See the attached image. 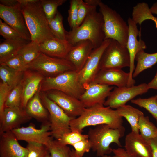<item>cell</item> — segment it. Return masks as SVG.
I'll list each match as a JSON object with an SVG mask.
<instances>
[{
    "label": "cell",
    "instance_id": "obj_1",
    "mask_svg": "<svg viewBox=\"0 0 157 157\" xmlns=\"http://www.w3.org/2000/svg\"><path fill=\"white\" fill-rule=\"evenodd\" d=\"M96 8L95 6L91 8L80 26L66 31V40L73 46L80 41L89 40L95 49L105 40L103 16Z\"/></svg>",
    "mask_w": 157,
    "mask_h": 157
},
{
    "label": "cell",
    "instance_id": "obj_2",
    "mask_svg": "<svg viewBox=\"0 0 157 157\" xmlns=\"http://www.w3.org/2000/svg\"><path fill=\"white\" fill-rule=\"evenodd\" d=\"M122 117L116 110L103 105H97L85 108L81 115L72 120L70 123L71 131L82 133L83 129L89 126L106 124L113 129L122 126Z\"/></svg>",
    "mask_w": 157,
    "mask_h": 157
},
{
    "label": "cell",
    "instance_id": "obj_3",
    "mask_svg": "<svg viewBox=\"0 0 157 157\" xmlns=\"http://www.w3.org/2000/svg\"><path fill=\"white\" fill-rule=\"evenodd\" d=\"M21 6L31 35V41L39 44L49 39L56 38L49 28L48 19L40 0L21 5Z\"/></svg>",
    "mask_w": 157,
    "mask_h": 157
},
{
    "label": "cell",
    "instance_id": "obj_4",
    "mask_svg": "<svg viewBox=\"0 0 157 157\" xmlns=\"http://www.w3.org/2000/svg\"><path fill=\"white\" fill-rule=\"evenodd\" d=\"M95 126L94 128L89 129L88 135L91 149L96 152L97 156L103 157L112 152L113 149L110 145L112 143L122 147L119 139L124 135V127L115 129L106 124Z\"/></svg>",
    "mask_w": 157,
    "mask_h": 157
},
{
    "label": "cell",
    "instance_id": "obj_5",
    "mask_svg": "<svg viewBox=\"0 0 157 157\" xmlns=\"http://www.w3.org/2000/svg\"><path fill=\"white\" fill-rule=\"evenodd\" d=\"M98 6L103 18L105 40H114L126 47L129 33L128 24L119 14L101 0Z\"/></svg>",
    "mask_w": 157,
    "mask_h": 157
},
{
    "label": "cell",
    "instance_id": "obj_6",
    "mask_svg": "<svg viewBox=\"0 0 157 157\" xmlns=\"http://www.w3.org/2000/svg\"><path fill=\"white\" fill-rule=\"evenodd\" d=\"M40 89L44 92L58 90L78 99L85 90L80 82L78 72L75 70L66 71L54 77H45Z\"/></svg>",
    "mask_w": 157,
    "mask_h": 157
},
{
    "label": "cell",
    "instance_id": "obj_7",
    "mask_svg": "<svg viewBox=\"0 0 157 157\" xmlns=\"http://www.w3.org/2000/svg\"><path fill=\"white\" fill-rule=\"evenodd\" d=\"M41 100L49 115L50 131L52 137L56 140L71 131L70 123L74 118L67 115L56 104L50 99L45 92L40 90Z\"/></svg>",
    "mask_w": 157,
    "mask_h": 157
},
{
    "label": "cell",
    "instance_id": "obj_8",
    "mask_svg": "<svg viewBox=\"0 0 157 157\" xmlns=\"http://www.w3.org/2000/svg\"><path fill=\"white\" fill-rule=\"evenodd\" d=\"M28 66V69L37 72L45 77H54L66 71L75 70L68 60L49 56L41 52Z\"/></svg>",
    "mask_w": 157,
    "mask_h": 157
},
{
    "label": "cell",
    "instance_id": "obj_9",
    "mask_svg": "<svg viewBox=\"0 0 157 157\" xmlns=\"http://www.w3.org/2000/svg\"><path fill=\"white\" fill-rule=\"evenodd\" d=\"M130 58L128 50L116 40L111 39L104 50L100 62V69L129 67Z\"/></svg>",
    "mask_w": 157,
    "mask_h": 157
},
{
    "label": "cell",
    "instance_id": "obj_10",
    "mask_svg": "<svg viewBox=\"0 0 157 157\" xmlns=\"http://www.w3.org/2000/svg\"><path fill=\"white\" fill-rule=\"evenodd\" d=\"M125 149H113L115 155L121 157H152L151 147L148 141L139 133L131 131L125 138Z\"/></svg>",
    "mask_w": 157,
    "mask_h": 157
},
{
    "label": "cell",
    "instance_id": "obj_11",
    "mask_svg": "<svg viewBox=\"0 0 157 157\" xmlns=\"http://www.w3.org/2000/svg\"><path fill=\"white\" fill-rule=\"evenodd\" d=\"M149 90L147 84L144 83L129 87H116L111 91L104 105L116 109L136 96L147 92Z\"/></svg>",
    "mask_w": 157,
    "mask_h": 157
},
{
    "label": "cell",
    "instance_id": "obj_12",
    "mask_svg": "<svg viewBox=\"0 0 157 157\" xmlns=\"http://www.w3.org/2000/svg\"><path fill=\"white\" fill-rule=\"evenodd\" d=\"M127 22L129 33L126 47L129 54L130 65L129 77L126 86L129 87L134 85L135 83L133 78V74L135 68L134 63L136 56L139 51L146 49L147 46L141 38V30H138L137 24L131 17L128 18Z\"/></svg>",
    "mask_w": 157,
    "mask_h": 157
},
{
    "label": "cell",
    "instance_id": "obj_13",
    "mask_svg": "<svg viewBox=\"0 0 157 157\" xmlns=\"http://www.w3.org/2000/svg\"><path fill=\"white\" fill-rule=\"evenodd\" d=\"M49 121L42 123L40 129L35 128V125L30 123L27 127H22L12 131L18 140L41 143L46 147L53 139L50 131Z\"/></svg>",
    "mask_w": 157,
    "mask_h": 157
},
{
    "label": "cell",
    "instance_id": "obj_14",
    "mask_svg": "<svg viewBox=\"0 0 157 157\" xmlns=\"http://www.w3.org/2000/svg\"><path fill=\"white\" fill-rule=\"evenodd\" d=\"M0 17L22 38L29 42L31 41L20 3L13 7H7L0 4Z\"/></svg>",
    "mask_w": 157,
    "mask_h": 157
},
{
    "label": "cell",
    "instance_id": "obj_15",
    "mask_svg": "<svg viewBox=\"0 0 157 157\" xmlns=\"http://www.w3.org/2000/svg\"><path fill=\"white\" fill-rule=\"evenodd\" d=\"M111 40L105 39L100 46L94 49L83 67L78 72L80 82L84 88L93 81L100 70L101 56Z\"/></svg>",
    "mask_w": 157,
    "mask_h": 157
},
{
    "label": "cell",
    "instance_id": "obj_16",
    "mask_svg": "<svg viewBox=\"0 0 157 157\" xmlns=\"http://www.w3.org/2000/svg\"><path fill=\"white\" fill-rule=\"evenodd\" d=\"M45 92L50 99L71 117L76 118L79 117L85 108L79 99L62 92L51 90Z\"/></svg>",
    "mask_w": 157,
    "mask_h": 157
},
{
    "label": "cell",
    "instance_id": "obj_17",
    "mask_svg": "<svg viewBox=\"0 0 157 157\" xmlns=\"http://www.w3.org/2000/svg\"><path fill=\"white\" fill-rule=\"evenodd\" d=\"M32 118L21 107L6 108L0 115V133L11 131Z\"/></svg>",
    "mask_w": 157,
    "mask_h": 157
},
{
    "label": "cell",
    "instance_id": "obj_18",
    "mask_svg": "<svg viewBox=\"0 0 157 157\" xmlns=\"http://www.w3.org/2000/svg\"><path fill=\"white\" fill-rule=\"evenodd\" d=\"M79 100L85 108L97 105H103L113 87L108 85L91 82L84 87Z\"/></svg>",
    "mask_w": 157,
    "mask_h": 157
},
{
    "label": "cell",
    "instance_id": "obj_19",
    "mask_svg": "<svg viewBox=\"0 0 157 157\" xmlns=\"http://www.w3.org/2000/svg\"><path fill=\"white\" fill-rule=\"evenodd\" d=\"M45 77L40 73L28 69L24 73L20 82L22 94L21 107L25 109L29 100L38 90Z\"/></svg>",
    "mask_w": 157,
    "mask_h": 157
},
{
    "label": "cell",
    "instance_id": "obj_20",
    "mask_svg": "<svg viewBox=\"0 0 157 157\" xmlns=\"http://www.w3.org/2000/svg\"><path fill=\"white\" fill-rule=\"evenodd\" d=\"M18 141L11 131L0 133V157H27V149Z\"/></svg>",
    "mask_w": 157,
    "mask_h": 157
},
{
    "label": "cell",
    "instance_id": "obj_21",
    "mask_svg": "<svg viewBox=\"0 0 157 157\" xmlns=\"http://www.w3.org/2000/svg\"><path fill=\"white\" fill-rule=\"evenodd\" d=\"M129 77V73L125 72L122 69H102L100 70L92 82L123 87L126 86Z\"/></svg>",
    "mask_w": 157,
    "mask_h": 157
},
{
    "label": "cell",
    "instance_id": "obj_22",
    "mask_svg": "<svg viewBox=\"0 0 157 157\" xmlns=\"http://www.w3.org/2000/svg\"><path fill=\"white\" fill-rule=\"evenodd\" d=\"M94 48L89 40L80 41L73 46L65 59L70 62L75 70L79 72L83 67Z\"/></svg>",
    "mask_w": 157,
    "mask_h": 157
},
{
    "label": "cell",
    "instance_id": "obj_23",
    "mask_svg": "<svg viewBox=\"0 0 157 157\" xmlns=\"http://www.w3.org/2000/svg\"><path fill=\"white\" fill-rule=\"evenodd\" d=\"M41 52L49 56L65 59L73 47L66 40L54 38L39 44Z\"/></svg>",
    "mask_w": 157,
    "mask_h": 157
},
{
    "label": "cell",
    "instance_id": "obj_24",
    "mask_svg": "<svg viewBox=\"0 0 157 157\" xmlns=\"http://www.w3.org/2000/svg\"><path fill=\"white\" fill-rule=\"evenodd\" d=\"M40 91L39 87L36 93L28 102L25 109L27 114L32 118L43 123L49 121V115L41 100Z\"/></svg>",
    "mask_w": 157,
    "mask_h": 157
},
{
    "label": "cell",
    "instance_id": "obj_25",
    "mask_svg": "<svg viewBox=\"0 0 157 157\" xmlns=\"http://www.w3.org/2000/svg\"><path fill=\"white\" fill-rule=\"evenodd\" d=\"M30 42L21 38L5 40L0 44V64L16 56L19 51Z\"/></svg>",
    "mask_w": 157,
    "mask_h": 157
},
{
    "label": "cell",
    "instance_id": "obj_26",
    "mask_svg": "<svg viewBox=\"0 0 157 157\" xmlns=\"http://www.w3.org/2000/svg\"><path fill=\"white\" fill-rule=\"evenodd\" d=\"M118 114L125 118L130 124L131 131L139 133L138 122L140 117L144 115L138 109L129 105H125L116 109Z\"/></svg>",
    "mask_w": 157,
    "mask_h": 157
},
{
    "label": "cell",
    "instance_id": "obj_27",
    "mask_svg": "<svg viewBox=\"0 0 157 157\" xmlns=\"http://www.w3.org/2000/svg\"><path fill=\"white\" fill-rule=\"evenodd\" d=\"M135 60L137 65L133 74V77L137 76L143 71L151 68L157 63V52L147 53L144 50L139 51L136 54Z\"/></svg>",
    "mask_w": 157,
    "mask_h": 157
},
{
    "label": "cell",
    "instance_id": "obj_28",
    "mask_svg": "<svg viewBox=\"0 0 157 157\" xmlns=\"http://www.w3.org/2000/svg\"><path fill=\"white\" fill-rule=\"evenodd\" d=\"M24 73L16 71L6 65H0V78L1 81L7 85L12 89L20 83Z\"/></svg>",
    "mask_w": 157,
    "mask_h": 157
},
{
    "label": "cell",
    "instance_id": "obj_29",
    "mask_svg": "<svg viewBox=\"0 0 157 157\" xmlns=\"http://www.w3.org/2000/svg\"><path fill=\"white\" fill-rule=\"evenodd\" d=\"M138 127L140 134L147 141L157 137V127L150 121L148 116L143 115L140 117Z\"/></svg>",
    "mask_w": 157,
    "mask_h": 157
},
{
    "label": "cell",
    "instance_id": "obj_30",
    "mask_svg": "<svg viewBox=\"0 0 157 157\" xmlns=\"http://www.w3.org/2000/svg\"><path fill=\"white\" fill-rule=\"evenodd\" d=\"M40 52L39 44L35 42L31 41L24 46L19 51L17 54L28 65L35 60Z\"/></svg>",
    "mask_w": 157,
    "mask_h": 157
},
{
    "label": "cell",
    "instance_id": "obj_31",
    "mask_svg": "<svg viewBox=\"0 0 157 157\" xmlns=\"http://www.w3.org/2000/svg\"><path fill=\"white\" fill-rule=\"evenodd\" d=\"M48 20L49 28L55 37L59 39L66 40L67 31L63 26V17L61 14L58 11L53 18Z\"/></svg>",
    "mask_w": 157,
    "mask_h": 157
},
{
    "label": "cell",
    "instance_id": "obj_32",
    "mask_svg": "<svg viewBox=\"0 0 157 157\" xmlns=\"http://www.w3.org/2000/svg\"><path fill=\"white\" fill-rule=\"evenodd\" d=\"M131 102L148 111L156 119L157 125V99L156 95L148 98H140L133 99Z\"/></svg>",
    "mask_w": 157,
    "mask_h": 157
},
{
    "label": "cell",
    "instance_id": "obj_33",
    "mask_svg": "<svg viewBox=\"0 0 157 157\" xmlns=\"http://www.w3.org/2000/svg\"><path fill=\"white\" fill-rule=\"evenodd\" d=\"M46 147L51 157H71L70 148L60 144L56 140H51Z\"/></svg>",
    "mask_w": 157,
    "mask_h": 157
},
{
    "label": "cell",
    "instance_id": "obj_34",
    "mask_svg": "<svg viewBox=\"0 0 157 157\" xmlns=\"http://www.w3.org/2000/svg\"><path fill=\"white\" fill-rule=\"evenodd\" d=\"M43 9L48 19L53 18L58 11V7L65 2L66 0H41Z\"/></svg>",
    "mask_w": 157,
    "mask_h": 157
},
{
    "label": "cell",
    "instance_id": "obj_35",
    "mask_svg": "<svg viewBox=\"0 0 157 157\" xmlns=\"http://www.w3.org/2000/svg\"><path fill=\"white\" fill-rule=\"evenodd\" d=\"M22 94V87L20 83L9 93L5 104V108L21 107Z\"/></svg>",
    "mask_w": 157,
    "mask_h": 157
},
{
    "label": "cell",
    "instance_id": "obj_36",
    "mask_svg": "<svg viewBox=\"0 0 157 157\" xmlns=\"http://www.w3.org/2000/svg\"><path fill=\"white\" fill-rule=\"evenodd\" d=\"M88 138V134H82L76 131H71V132L63 135L57 140L62 144L72 146L81 141Z\"/></svg>",
    "mask_w": 157,
    "mask_h": 157
},
{
    "label": "cell",
    "instance_id": "obj_37",
    "mask_svg": "<svg viewBox=\"0 0 157 157\" xmlns=\"http://www.w3.org/2000/svg\"><path fill=\"white\" fill-rule=\"evenodd\" d=\"M26 148L28 151L27 157H44L48 150L44 145L35 142H28Z\"/></svg>",
    "mask_w": 157,
    "mask_h": 157
},
{
    "label": "cell",
    "instance_id": "obj_38",
    "mask_svg": "<svg viewBox=\"0 0 157 157\" xmlns=\"http://www.w3.org/2000/svg\"><path fill=\"white\" fill-rule=\"evenodd\" d=\"M6 65L17 71L23 72L28 69V65L26 64L21 57L18 55L1 64Z\"/></svg>",
    "mask_w": 157,
    "mask_h": 157
},
{
    "label": "cell",
    "instance_id": "obj_39",
    "mask_svg": "<svg viewBox=\"0 0 157 157\" xmlns=\"http://www.w3.org/2000/svg\"><path fill=\"white\" fill-rule=\"evenodd\" d=\"M0 34L5 40H14L22 38L15 30L0 20Z\"/></svg>",
    "mask_w": 157,
    "mask_h": 157
},
{
    "label": "cell",
    "instance_id": "obj_40",
    "mask_svg": "<svg viewBox=\"0 0 157 157\" xmlns=\"http://www.w3.org/2000/svg\"><path fill=\"white\" fill-rule=\"evenodd\" d=\"M80 0H71L68 10V21L71 29L76 26L78 20V10Z\"/></svg>",
    "mask_w": 157,
    "mask_h": 157
},
{
    "label": "cell",
    "instance_id": "obj_41",
    "mask_svg": "<svg viewBox=\"0 0 157 157\" xmlns=\"http://www.w3.org/2000/svg\"><path fill=\"white\" fill-rule=\"evenodd\" d=\"M76 153L78 156L83 157L84 154L90 151L91 149L90 143L88 139L81 141L72 146Z\"/></svg>",
    "mask_w": 157,
    "mask_h": 157
},
{
    "label": "cell",
    "instance_id": "obj_42",
    "mask_svg": "<svg viewBox=\"0 0 157 157\" xmlns=\"http://www.w3.org/2000/svg\"><path fill=\"white\" fill-rule=\"evenodd\" d=\"M93 6L84 1L80 0L78 7V20L76 26H79L82 24Z\"/></svg>",
    "mask_w": 157,
    "mask_h": 157
},
{
    "label": "cell",
    "instance_id": "obj_43",
    "mask_svg": "<svg viewBox=\"0 0 157 157\" xmlns=\"http://www.w3.org/2000/svg\"><path fill=\"white\" fill-rule=\"evenodd\" d=\"M12 89L6 84L1 81L0 83V115L5 108V104L8 95Z\"/></svg>",
    "mask_w": 157,
    "mask_h": 157
},
{
    "label": "cell",
    "instance_id": "obj_44",
    "mask_svg": "<svg viewBox=\"0 0 157 157\" xmlns=\"http://www.w3.org/2000/svg\"><path fill=\"white\" fill-rule=\"evenodd\" d=\"M152 151V157H157V137L148 141Z\"/></svg>",
    "mask_w": 157,
    "mask_h": 157
},
{
    "label": "cell",
    "instance_id": "obj_45",
    "mask_svg": "<svg viewBox=\"0 0 157 157\" xmlns=\"http://www.w3.org/2000/svg\"><path fill=\"white\" fill-rule=\"evenodd\" d=\"M0 4L7 7H13L19 3L17 0H0Z\"/></svg>",
    "mask_w": 157,
    "mask_h": 157
},
{
    "label": "cell",
    "instance_id": "obj_46",
    "mask_svg": "<svg viewBox=\"0 0 157 157\" xmlns=\"http://www.w3.org/2000/svg\"><path fill=\"white\" fill-rule=\"evenodd\" d=\"M147 84L149 89H153L157 90V70L154 78Z\"/></svg>",
    "mask_w": 157,
    "mask_h": 157
},
{
    "label": "cell",
    "instance_id": "obj_47",
    "mask_svg": "<svg viewBox=\"0 0 157 157\" xmlns=\"http://www.w3.org/2000/svg\"><path fill=\"white\" fill-rule=\"evenodd\" d=\"M100 0H85L84 1L89 5L97 6H98Z\"/></svg>",
    "mask_w": 157,
    "mask_h": 157
},
{
    "label": "cell",
    "instance_id": "obj_48",
    "mask_svg": "<svg viewBox=\"0 0 157 157\" xmlns=\"http://www.w3.org/2000/svg\"><path fill=\"white\" fill-rule=\"evenodd\" d=\"M17 1L19 3L22 5L35 3L38 1V0H17Z\"/></svg>",
    "mask_w": 157,
    "mask_h": 157
},
{
    "label": "cell",
    "instance_id": "obj_49",
    "mask_svg": "<svg viewBox=\"0 0 157 157\" xmlns=\"http://www.w3.org/2000/svg\"><path fill=\"white\" fill-rule=\"evenodd\" d=\"M150 9L153 14L157 15V1L152 4Z\"/></svg>",
    "mask_w": 157,
    "mask_h": 157
},
{
    "label": "cell",
    "instance_id": "obj_50",
    "mask_svg": "<svg viewBox=\"0 0 157 157\" xmlns=\"http://www.w3.org/2000/svg\"><path fill=\"white\" fill-rule=\"evenodd\" d=\"M71 157H81L75 153L74 149H71Z\"/></svg>",
    "mask_w": 157,
    "mask_h": 157
},
{
    "label": "cell",
    "instance_id": "obj_51",
    "mask_svg": "<svg viewBox=\"0 0 157 157\" xmlns=\"http://www.w3.org/2000/svg\"><path fill=\"white\" fill-rule=\"evenodd\" d=\"M103 157H121L120 156H119L115 155L114 156H108L107 155H105Z\"/></svg>",
    "mask_w": 157,
    "mask_h": 157
},
{
    "label": "cell",
    "instance_id": "obj_52",
    "mask_svg": "<svg viewBox=\"0 0 157 157\" xmlns=\"http://www.w3.org/2000/svg\"><path fill=\"white\" fill-rule=\"evenodd\" d=\"M44 157H51L49 150Z\"/></svg>",
    "mask_w": 157,
    "mask_h": 157
},
{
    "label": "cell",
    "instance_id": "obj_53",
    "mask_svg": "<svg viewBox=\"0 0 157 157\" xmlns=\"http://www.w3.org/2000/svg\"><path fill=\"white\" fill-rule=\"evenodd\" d=\"M156 98H157V95H156Z\"/></svg>",
    "mask_w": 157,
    "mask_h": 157
}]
</instances>
